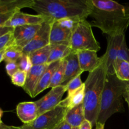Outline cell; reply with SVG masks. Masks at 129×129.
<instances>
[{
  "instance_id": "27",
  "label": "cell",
  "mask_w": 129,
  "mask_h": 129,
  "mask_svg": "<svg viewBox=\"0 0 129 129\" xmlns=\"http://www.w3.org/2000/svg\"><path fill=\"white\" fill-rule=\"evenodd\" d=\"M13 31L0 37V52L6 50L8 47L14 45V37Z\"/></svg>"
},
{
  "instance_id": "31",
  "label": "cell",
  "mask_w": 129,
  "mask_h": 129,
  "mask_svg": "<svg viewBox=\"0 0 129 129\" xmlns=\"http://www.w3.org/2000/svg\"><path fill=\"white\" fill-rule=\"evenodd\" d=\"M6 71L9 76L11 77L15 73L19 70L18 65L16 62H7L6 63Z\"/></svg>"
},
{
  "instance_id": "15",
  "label": "cell",
  "mask_w": 129,
  "mask_h": 129,
  "mask_svg": "<svg viewBox=\"0 0 129 129\" xmlns=\"http://www.w3.org/2000/svg\"><path fill=\"white\" fill-rule=\"evenodd\" d=\"M16 113L24 124L31 123L38 117L37 105L35 102L20 103L16 107Z\"/></svg>"
},
{
  "instance_id": "25",
  "label": "cell",
  "mask_w": 129,
  "mask_h": 129,
  "mask_svg": "<svg viewBox=\"0 0 129 129\" xmlns=\"http://www.w3.org/2000/svg\"><path fill=\"white\" fill-rule=\"evenodd\" d=\"M22 50L19 49L15 45L10 47L5 50L4 54L3 61L5 62H16L23 55Z\"/></svg>"
},
{
  "instance_id": "33",
  "label": "cell",
  "mask_w": 129,
  "mask_h": 129,
  "mask_svg": "<svg viewBox=\"0 0 129 129\" xmlns=\"http://www.w3.org/2000/svg\"><path fill=\"white\" fill-rule=\"evenodd\" d=\"M92 127H93V125L91 122L85 119L79 126V129H92Z\"/></svg>"
},
{
  "instance_id": "10",
  "label": "cell",
  "mask_w": 129,
  "mask_h": 129,
  "mask_svg": "<svg viewBox=\"0 0 129 129\" xmlns=\"http://www.w3.org/2000/svg\"><path fill=\"white\" fill-rule=\"evenodd\" d=\"M41 25H25L14 28L13 34L14 37V45L22 50L31 42Z\"/></svg>"
},
{
  "instance_id": "13",
  "label": "cell",
  "mask_w": 129,
  "mask_h": 129,
  "mask_svg": "<svg viewBox=\"0 0 129 129\" xmlns=\"http://www.w3.org/2000/svg\"><path fill=\"white\" fill-rule=\"evenodd\" d=\"M78 60L81 71L93 72L100 66L102 58L98 57L97 52L94 50H81L78 52Z\"/></svg>"
},
{
  "instance_id": "1",
  "label": "cell",
  "mask_w": 129,
  "mask_h": 129,
  "mask_svg": "<svg viewBox=\"0 0 129 129\" xmlns=\"http://www.w3.org/2000/svg\"><path fill=\"white\" fill-rule=\"evenodd\" d=\"M93 20L91 26L98 28L107 36L125 35L129 26V5L114 1L91 0Z\"/></svg>"
},
{
  "instance_id": "5",
  "label": "cell",
  "mask_w": 129,
  "mask_h": 129,
  "mask_svg": "<svg viewBox=\"0 0 129 129\" xmlns=\"http://www.w3.org/2000/svg\"><path fill=\"white\" fill-rule=\"evenodd\" d=\"M69 47L73 52L86 50L97 52L100 50V45L92 31L91 25L86 20H80L76 25L72 33Z\"/></svg>"
},
{
  "instance_id": "26",
  "label": "cell",
  "mask_w": 129,
  "mask_h": 129,
  "mask_svg": "<svg viewBox=\"0 0 129 129\" xmlns=\"http://www.w3.org/2000/svg\"><path fill=\"white\" fill-rule=\"evenodd\" d=\"M26 78H27V73L19 69L11 77V80L13 84L23 88L26 83Z\"/></svg>"
},
{
  "instance_id": "11",
  "label": "cell",
  "mask_w": 129,
  "mask_h": 129,
  "mask_svg": "<svg viewBox=\"0 0 129 129\" xmlns=\"http://www.w3.org/2000/svg\"><path fill=\"white\" fill-rule=\"evenodd\" d=\"M49 18L40 15H30L18 11L13 14L4 26L14 28L16 26L25 25H41Z\"/></svg>"
},
{
  "instance_id": "8",
  "label": "cell",
  "mask_w": 129,
  "mask_h": 129,
  "mask_svg": "<svg viewBox=\"0 0 129 129\" xmlns=\"http://www.w3.org/2000/svg\"><path fill=\"white\" fill-rule=\"evenodd\" d=\"M66 91L67 88L65 85L58 86L52 88L44 96L36 101L38 117L57 107L60 103L63 95Z\"/></svg>"
},
{
  "instance_id": "41",
  "label": "cell",
  "mask_w": 129,
  "mask_h": 129,
  "mask_svg": "<svg viewBox=\"0 0 129 129\" xmlns=\"http://www.w3.org/2000/svg\"><path fill=\"white\" fill-rule=\"evenodd\" d=\"M72 129H79V128H72Z\"/></svg>"
},
{
  "instance_id": "3",
  "label": "cell",
  "mask_w": 129,
  "mask_h": 129,
  "mask_svg": "<svg viewBox=\"0 0 129 129\" xmlns=\"http://www.w3.org/2000/svg\"><path fill=\"white\" fill-rule=\"evenodd\" d=\"M107 75V70L102 59L100 66L93 72L89 73L84 83L85 89L83 107L85 118L91 122L93 126L96 125L98 121Z\"/></svg>"
},
{
  "instance_id": "40",
  "label": "cell",
  "mask_w": 129,
  "mask_h": 129,
  "mask_svg": "<svg viewBox=\"0 0 129 129\" xmlns=\"http://www.w3.org/2000/svg\"><path fill=\"white\" fill-rule=\"evenodd\" d=\"M3 114V111L0 108V123H2V121H1V117H2Z\"/></svg>"
},
{
  "instance_id": "24",
  "label": "cell",
  "mask_w": 129,
  "mask_h": 129,
  "mask_svg": "<svg viewBox=\"0 0 129 129\" xmlns=\"http://www.w3.org/2000/svg\"><path fill=\"white\" fill-rule=\"evenodd\" d=\"M65 66H66V60L63 59L60 62V64L57 69L54 72V74L52 78L51 82H50L49 88H54L61 85L62 83L63 79H64V73H65Z\"/></svg>"
},
{
  "instance_id": "22",
  "label": "cell",
  "mask_w": 129,
  "mask_h": 129,
  "mask_svg": "<svg viewBox=\"0 0 129 129\" xmlns=\"http://www.w3.org/2000/svg\"><path fill=\"white\" fill-rule=\"evenodd\" d=\"M84 89H85V85L84 83H83V85L79 89L74 91L71 94H68V96L65 98V100L67 103L68 110L83 103L84 98Z\"/></svg>"
},
{
  "instance_id": "21",
  "label": "cell",
  "mask_w": 129,
  "mask_h": 129,
  "mask_svg": "<svg viewBox=\"0 0 129 129\" xmlns=\"http://www.w3.org/2000/svg\"><path fill=\"white\" fill-rule=\"evenodd\" d=\"M71 52L69 46L62 44L51 45V51L50 53L47 64L59 61L65 59Z\"/></svg>"
},
{
  "instance_id": "6",
  "label": "cell",
  "mask_w": 129,
  "mask_h": 129,
  "mask_svg": "<svg viewBox=\"0 0 129 129\" xmlns=\"http://www.w3.org/2000/svg\"><path fill=\"white\" fill-rule=\"evenodd\" d=\"M68 110L64 99L55 108L39 116L34 122L23 125L30 129H54L64 120Z\"/></svg>"
},
{
  "instance_id": "32",
  "label": "cell",
  "mask_w": 129,
  "mask_h": 129,
  "mask_svg": "<svg viewBox=\"0 0 129 129\" xmlns=\"http://www.w3.org/2000/svg\"><path fill=\"white\" fill-rule=\"evenodd\" d=\"M15 12L6 13H0V27L3 26L6 22L11 18V16L13 15Z\"/></svg>"
},
{
  "instance_id": "17",
  "label": "cell",
  "mask_w": 129,
  "mask_h": 129,
  "mask_svg": "<svg viewBox=\"0 0 129 129\" xmlns=\"http://www.w3.org/2000/svg\"><path fill=\"white\" fill-rule=\"evenodd\" d=\"M61 60L54 62L49 64V66L42 75L39 83L37 86L35 93H34V98L37 96L38 94H40V93L49 88L53 74L57 69L58 67L59 66Z\"/></svg>"
},
{
  "instance_id": "4",
  "label": "cell",
  "mask_w": 129,
  "mask_h": 129,
  "mask_svg": "<svg viewBox=\"0 0 129 129\" xmlns=\"http://www.w3.org/2000/svg\"><path fill=\"white\" fill-rule=\"evenodd\" d=\"M128 85L129 82L120 80L115 74L107 75L97 122L105 124L113 114L124 111L123 98Z\"/></svg>"
},
{
  "instance_id": "30",
  "label": "cell",
  "mask_w": 129,
  "mask_h": 129,
  "mask_svg": "<svg viewBox=\"0 0 129 129\" xmlns=\"http://www.w3.org/2000/svg\"><path fill=\"white\" fill-rule=\"evenodd\" d=\"M117 59L126 60L129 62V49L127 45L125 39L122 42V45L118 50Z\"/></svg>"
},
{
  "instance_id": "23",
  "label": "cell",
  "mask_w": 129,
  "mask_h": 129,
  "mask_svg": "<svg viewBox=\"0 0 129 129\" xmlns=\"http://www.w3.org/2000/svg\"><path fill=\"white\" fill-rule=\"evenodd\" d=\"M114 73L117 78L121 81L129 82V62L117 59L113 64Z\"/></svg>"
},
{
  "instance_id": "12",
  "label": "cell",
  "mask_w": 129,
  "mask_h": 129,
  "mask_svg": "<svg viewBox=\"0 0 129 129\" xmlns=\"http://www.w3.org/2000/svg\"><path fill=\"white\" fill-rule=\"evenodd\" d=\"M73 30L62 25L58 20H54L50 34V44H62L69 46Z\"/></svg>"
},
{
  "instance_id": "39",
  "label": "cell",
  "mask_w": 129,
  "mask_h": 129,
  "mask_svg": "<svg viewBox=\"0 0 129 129\" xmlns=\"http://www.w3.org/2000/svg\"><path fill=\"white\" fill-rule=\"evenodd\" d=\"M13 129H30V128H27L26 127H24L23 125L21 126V127H15V126H13Z\"/></svg>"
},
{
  "instance_id": "28",
  "label": "cell",
  "mask_w": 129,
  "mask_h": 129,
  "mask_svg": "<svg viewBox=\"0 0 129 129\" xmlns=\"http://www.w3.org/2000/svg\"><path fill=\"white\" fill-rule=\"evenodd\" d=\"M16 63L18 65L20 70L23 71L26 73H28L33 67L32 63L28 54H23L22 56L18 60Z\"/></svg>"
},
{
  "instance_id": "16",
  "label": "cell",
  "mask_w": 129,
  "mask_h": 129,
  "mask_svg": "<svg viewBox=\"0 0 129 129\" xmlns=\"http://www.w3.org/2000/svg\"><path fill=\"white\" fill-rule=\"evenodd\" d=\"M65 73L61 85H66L70 81L83 73L79 66L76 52H71L65 58Z\"/></svg>"
},
{
  "instance_id": "9",
  "label": "cell",
  "mask_w": 129,
  "mask_h": 129,
  "mask_svg": "<svg viewBox=\"0 0 129 129\" xmlns=\"http://www.w3.org/2000/svg\"><path fill=\"white\" fill-rule=\"evenodd\" d=\"M125 35H118L115 37L107 36V48L106 52L102 57L107 70V75L115 74L113 64L117 59L118 50Z\"/></svg>"
},
{
  "instance_id": "38",
  "label": "cell",
  "mask_w": 129,
  "mask_h": 129,
  "mask_svg": "<svg viewBox=\"0 0 129 129\" xmlns=\"http://www.w3.org/2000/svg\"><path fill=\"white\" fill-rule=\"evenodd\" d=\"M5 50H3V51H2V52H0V63H1L3 60L4 54H5Z\"/></svg>"
},
{
  "instance_id": "14",
  "label": "cell",
  "mask_w": 129,
  "mask_h": 129,
  "mask_svg": "<svg viewBox=\"0 0 129 129\" xmlns=\"http://www.w3.org/2000/svg\"><path fill=\"white\" fill-rule=\"evenodd\" d=\"M48 66H49L48 64H44V65L33 66L31 69L27 73L26 83L23 87V89L31 98H34V93L37 86L39 83L42 75L46 70Z\"/></svg>"
},
{
  "instance_id": "35",
  "label": "cell",
  "mask_w": 129,
  "mask_h": 129,
  "mask_svg": "<svg viewBox=\"0 0 129 129\" xmlns=\"http://www.w3.org/2000/svg\"><path fill=\"white\" fill-rule=\"evenodd\" d=\"M54 129H72V127L65 120H64Z\"/></svg>"
},
{
  "instance_id": "2",
  "label": "cell",
  "mask_w": 129,
  "mask_h": 129,
  "mask_svg": "<svg viewBox=\"0 0 129 129\" xmlns=\"http://www.w3.org/2000/svg\"><path fill=\"white\" fill-rule=\"evenodd\" d=\"M38 15L54 20H86L92 11L91 0H34L31 8Z\"/></svg>"
},
{
  "instance_id": "29",
  "label": "cell",
  "mask_w": 129,
  "mask_h": 129,
  "mask_svg": "<svg viewBox=\"0 0 129 129\" xmlns=\"http://www.w3.org/2000/svg\"><path fill=\"white\" fill-rule=\"evenodd\" d=\"M81 74L78 75V76H76L74 79H72L71 81H70L66 85H65L67 88L68 94H71V93L74 92V91L77 90V89H79L83 85L84 83L82 82L81 78Z\"/></svg>"
},
{
  "instance_id": "36",
  "label": "cell",
  "mask_w": 129,
  "mask_h": 129,
  "mask_svg": "<svg viewBox=\"0 0 129 129\" xmlns=\"http://www.w3.org/2000/svg\"><path fill=\"white\" fill-rule=\"evenodd\" d=\"M123 98H124L125 102L127 103L129 109V85L128 86V87H127V91L125 92V93L124 95H123Z\"/></svg>"
},
{
  "instance_id": "34",
  "label": "cell",
  "mask_w": 129,
  "mask_h": 129,
  "mask_svg": "<svg viewBox=\"0 0 129 129\" xmlns=\"http://www.w3.org/2000/svg\"><path fill=\"white\" fill-rule=\"evenodd\" d=\"M13 28L10 27H6V26H1L0 27V37H2L3 35H5V34H8V33L12 31L13 30Z\"/></svg>"
},
{
  "instance_id": "20",
  "label": "cell",
  "mask_w": 129,
  "mask_h": 129,
  "mask_svg": "<svg viewBox=\"0 0 129 129\" xmlns=\"http://www.w3.org/2000/svg\"><path fill=\"white\" fill-rule=\"evenodd\" d=\"M50 51H51V45L50 44L41 49L31 52L28 55L30 57L33 66L44 65L47 64Z\"/></svg>"
},
{
  "instance_id": "19",
  "label": "cell",
  "mask_w": 129,
  "mask_h": 129,
  "mask_svg": "<svg viewBox=\"0 0 129 129\" xmlns=\"http://www.w3.org/2000/svg\"><path fill=\"white\" fill-rule=\"evenodd\" d=\"M83 103L69 110L66 114L64 120L72 127L79 128L83 121L85 120Z\"/></svg>"
},
{
  "instance_id": "37",
  "label": "cell",
  "mask_w": 129,
  "mask_h": 129,
  "mask_svg": "<svg viewBox=\"0 0 129 129\" xmlns=\"http://www.w3.org/2000/svg\"><path fill=\"white\" fill-rule=\"evenodd\" d=\"M95 125L96 129H105V124L101 123L100 122H96Z\"/></svg>"
},
{
  "instance_id": "7",
  "label": "cell",
  "mask_w": 129,
  "mask_h": 129,
  "mask_svg": "<svg viewBox=\"0 0 129 129\" xmlns=\"http://www.w3.org/2000/svg\"><path fill=\"white\" fill-rule=\"evenodd\" d=\"M54 20L49 18L41 24L40 29L32 40L22 49L24 54H28L31 52L50 45V34L52 25Z\"/></svg>"
},
{
  "instance_id": "18",
  "label": "cell",
  "mask_w": 129,
  "mask_h": 129,
  "mask_svg": "<svg viewBox=\"0 0 129 129\" xmlns=\"http://www.w3.org/2000/svg\"><path fill=\"white\" fill-rule=\"evenodd\" d=\"M34 0H0V13L16 12L24 8H31Z\"/></svg>"
}]
</instances>
